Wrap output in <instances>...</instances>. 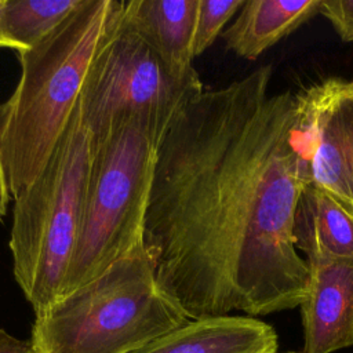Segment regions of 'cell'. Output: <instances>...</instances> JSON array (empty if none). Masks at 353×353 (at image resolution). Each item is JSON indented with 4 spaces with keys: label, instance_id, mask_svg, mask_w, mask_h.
<instances>
[{
    "label": "cell",
    "instance_id": "15",
    "mask_svg": "<svg viewBox=\"0 0 353 353\" xmlns=\"http://www.w3.org/2000/svg\"><path fill=\"white\" fill-rule=\"evenodd\" d=\"M320 14H323L341 40L353 41V0H323Z\"/></svg>",
    "mask_w": 353,
    "mask_h": 353
},
{
    "label": "cell",
    "instance_id": "8",
    "mask_svg": "<svg viewBox=\"0 0 353 353\" xmlns=\"http://www.w3.org/2000/svg\"><path fill=\"white\" fill-rule=\"evenodd\" d=\"M309 265L301 303L303 353H334L353 346V262Z\"/></svg>",
    "mask_w": 353,
    "mask_h": 353
},
{
    "label": "cell",
    "instance_id": "6",
    "mask_svg": "<svg viewBox=\"0 0 353 353\" xmlns=\"http://www.w3.org/2000/svg\"><path fill=\"white\" fill-rule=\"evenodd\" d=\"M203 91L194 68L183 73L171 69L121 15L92 58L80 106L91 138L132 116L167 130L174 116Z\"/></svg>",
    "mask_w": 353,
    "mask_h": 353
},
{
    "label": "cell",
    "instance_id": "9",
    "mask_svg": "<svg viewBox=\"0 0 353 353\" xmlns=\"http://www.w3.org/2000/svg\"><path fill=\"white\" fill-rule=\"evenodd\" d=\"M272 325L251 316L189 320L132 353H277Z\"/></svg>",
    "mask_w": 353,
    "mask_h": 353
},
{
    "label": "cell",
    "instance_id": "16",
    "mask_svg": "<svg viewBox=\"0 0 353 353\" xmlns=\"http://www.w3.org/2000/svg\"><path fill=\"white\" fill-rule=\"evenodd\" d=\"M0 353H32V350L29 342L18 339L0 328Z\"/></svg>",
    "mask_w": 353,
    "mask_h": 353
},
{
    "label": "cell",
    "instance_id": "17",
    "mask_svg": "<svg viewBox=\"0 0 353 353\" xmlns=\"http://www.w3.org/2000/svg\"><path fill=\"white\" fill-rule=\"evenodd\" d=\"M10 189L6 178V170H4V163H3V156H1V149H0V219L6 215L8 201H10Z\"/></svg>",
    "mask_w": 353,
    "mask_h": 353
},
{
    "label": "cell",
    "instance_id": "19",
    "mask_svg": "<svg viewBox=\"0 0 353 353\" xmlns=\"http://www.w3.org/2000/svg\"><path fill=\"white\" fill-rule=\"evenodd\" d=\"M350 84H352V91H353V80H350Z\"/></svg>",
    "mask_w": 353,
    "mask_h": 353
},
{
    "label": "cell",
    "instance_id": "11",
    "mask_svg": "<svg viewBox=\"0 0 353 353\" xmlns=\"http://www.w3.org/2000/svg\"><path fill=\"white\" fill-rule=\"evenodd\" d=\"M199 0H130L124 21L175 72L193 68L192 43Z\"/></svg>",
    "mask_w": 353,
    "mask_h": 353
},
{
    "label": "cell",
    "instance_id": "1",
    "mask_svg": "<svg viewBox=\"0 0 353 353\" xmlns=\"http://www.w3.org/2000/svg\"><path fill=\"white\" fill-rule=\"evenodd\" d=\"M262 66L203 91L167 127L143 226L165 295L190 319L301 306L309 265L294 244L305 183L296 97L270 94Z\"/></svg>",
    "mask_w": 353,
    "mask_h": 353
},
{
    "label": "cell",
    "instance_id": "14",
    "mask_svg": "<svg viewBox=\"0 0 353 353\" xmlns=\"http://www.w3.org/2000/svg\"><path fill=\"white\" fill-rule=\"evenodd\" d=\"M243 4L244 0H199L192 43L193 58L201 55L212 46L226 22H229Z\"/></svg>",
    "mask_w": 353,
    "mask_h": 353
},
{
    "label": "cell",
    "instance_id": "7",
    "mask_svg": "<svg viewBox=\"0 0 353 353\" xmlns=\"http://www.w3.org/2000/svg\"><path fill=\"white\" fill-rule=\"evenodd\" d=\"M296 97V148L305 182L353 212V91L350 81L327 79Z\"/></svg>",
    "mask_w": 353,
    "mask_h": 353
},
{
    "label": "cell",
    "instance_id": "18",
    "mask_svg": "<svg viewBox=\"0 0 353 353\" xmlns=\"http://www.w3.org/2000/svg\"><path fill=\"white\" fill-rule=\"evenodd\" d=\"M277 353H303L302 350H285V352H277Z\"/></svg>",
    "mask_w": 353,
    "mask_h": 353
},
{
    "label": "cell",
    "instance_id": "13",
    "mask_svg": "<svg viewBox=\"0 0 353 353\" xmlns=\"http://www.w3.org/2000/svg\"><path fill=\"white\" fill-rule=\"evenodd\" d=\"M83 0H0V47L23 52L54 32Z\"/></svg>",
    "mask_w": 353,
    "mask_h": 353
},
{
    "label": "cell",
    "instance_id": "4",
    "mask_svg": "<svg viewBox=\"0 0 353 353\" xmlns=\"http://www.w3.org/2000/svg\"><path fill=\"white\" fill-rule=\"evenodd\" d=\"M91 135L80 101L50 159L17 196L10 250L12 272L34 316L65 294L85 201Z\"/></svg>",
    "mask_w": 353,
    "mask_h": 353
},
{
    "label": "cell",
    "instance_id": "12",
    "mask_svg": "<svg viewBox=\"0 0 353 353\" xmlns=\"http://www.w3.org/2000/svg\"><path fill=\"white\" fill-rule=\"evenodd\" d=\"M323 0H248L225 30L226 47L255 61L266 50L320 14Z\"/></svg>",
    "mask_w": 353,
    "mask_h": 353
},
{
    "label": "cell",
    "instance_id": "5",
    "mask_svg": "<svg viewBox=\"0 0 353 353\" xmlns=\"http://www.w3.org/2000/svg\"><path fill=\"white\" fill-rule=\"evenodd\" d=\"M164 132L153 120L132 116L91 138L85 201L63 296L143 245L145 215Z\"/></svg>",
    "mask_w": 353,
    "mask_h": 353
},
{
    "label": "cell",
    "instance_id": "2",
    "mask_svg": "<svg viewBox=\"0 0 353 353\" xmlns=\"http://www.w3.org/2000/svg\"><path fill=\"white\" fill-rule=\"evenodd\" d=\"M124 3L83 0L43 41L18 52L21 77L0 105V149L11 197L36 179L80 101L94 55L117 26Z\"/></svg>",
    "mask_w": 353,
    "mask_h": 353
},
{
    "label": "cell",
    "instance_id": "10",
    "mask_svg": "<svg viewBox=\"0 0 353 353\" xmlns=\"http://www.w3.org/2000/svg\"><path fill=\"white\" fill-rule=\"evenodd\" d=\"M292 237L307 263L353 262V212L310 182L295 207Z\"/></svg>",
    "mask_w": 353,
    "mask_h": 353
},
{
    "label": "cell",
    "instance_id": "3",
    "mask_svg": "<svg viewBox=\"0 0 353 353\" xmlns=\"http://www.w3.org/2000/svg\"><path fill=\"white\" fill-rule=\"evenodd\" d=\"M189 320L141 245L34 316L29 345L32 353H132Z\"/></svg>",
    "mask_w": 353,
    "mask_h": 353
}]
</instances>
